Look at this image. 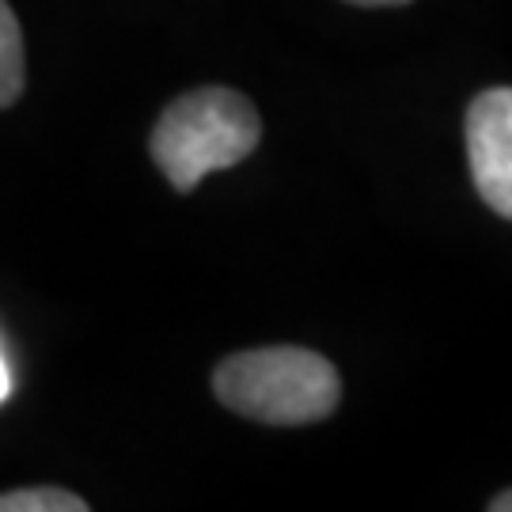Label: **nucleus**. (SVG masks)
<instances>
[{"mask_svg": "<svg viewBox=\"0 0 512 512\" xmlns=\"http://www.w3.org/2000/svg\"><path fill=\"white\" fill-rule=\"evenodd\" d=\"M467 160L478 198L512 220V88L478 92L467 107Z\"/></svg>", "mask_w": 512, "mask_h": 512, "instance_id": "obj_3", "label": "nucleus"}, {"mask_svg": "<svg viewBox=\"0 0 512 512\" xmlns=\"http://www.w3.org/2000/svg\"><path fill=\"white\" fill-rule=\"evenodd\" d=\"M0 512H88V501L61 486H31L0 494Z\"/></svg>", "mask_w": 512, "mask_h": 512, "instance_id": "obj_5", "label": "nucleus"}, {"mask_svg": "<svg viewBox=\"0 0 512 512\" xmlns=\"http://www.w3.org/2000/svg\"><path fill=\"white\" fill-rule=\"evenodd\" d=\"M262 141V122L247 95L198 88L179 95L152 129V160L179 194H190L209 171L243 164Z\"/></svg>", "mask_w": 512, "mask_h": 512, "instance_id": "obj_2", "label": "nucleus"}, {"mask_svg": "<svg viewBox=\"0 0 512 512\" xmlns=\"http://www.w3.org/2000/svg\"><path fill=\"white\" fill-rule=\"evenodd\" d=\"M8 387H12V380H8V365H4V353H0V403L8 399Z\"/></svg>", "mask_w": 512, "mask_h": 512, "instance_id": "obj_8", "label": "nucleus"}, {"mask_svg": "<svg viewBox=\"0 0 512 512\" xmlns=\"http://www.w3.org/2000/svg\"><path fill=\"white\" fill-rule=\"evenodd\" d=\"M27 84V54H23V31L8 0H0V110L12 107Z\"/></svg>", "mask_w": 512, "mask_h": 512, "instance_id": "obj_4", "label": "nucleus"}, {"mask_svg": "<svg viewBox=\"0 0 512 512\" xmlns=\"http://www.w3.org/2000/svg\"><path fill=\"white\" fill-rule=\"evenodd\" d=\"M346 4H357V8H395V4H410V0H346Z\"/></svg>", "mask_w": 512, "mask_h": 512, "instance_id": "obj_6", "label": "nucleus"}, {"mask_svg": "<svg viewBox=\"0 0 512 512\" xmlns=\"http://www.w3.org/2000/svg\"><path fill=\"white\" fill-rule=\"evenodd\" d=\"M217 399L262 425H315L342 403V376L323 353L266 346L224 357L213 372Z\"/></svg>", "mask_w": 512, "mask_h": 512, "instance_id": "obj_1", "label": "nucleus"}, {"mask_svg": "<svg viewBox=\"0 0 512 512\" xmlns=\"http://www.w3.org/2000/svg\"><path fill=\"white\" fill-rule=\"evenodd\" d=\"M490 512H512V490L490 497Z\"/></svg>", "mask_w": 512, "mask_h": 512, "instance_id": "obj_7", "label": "nucleus"}]
</instances>
